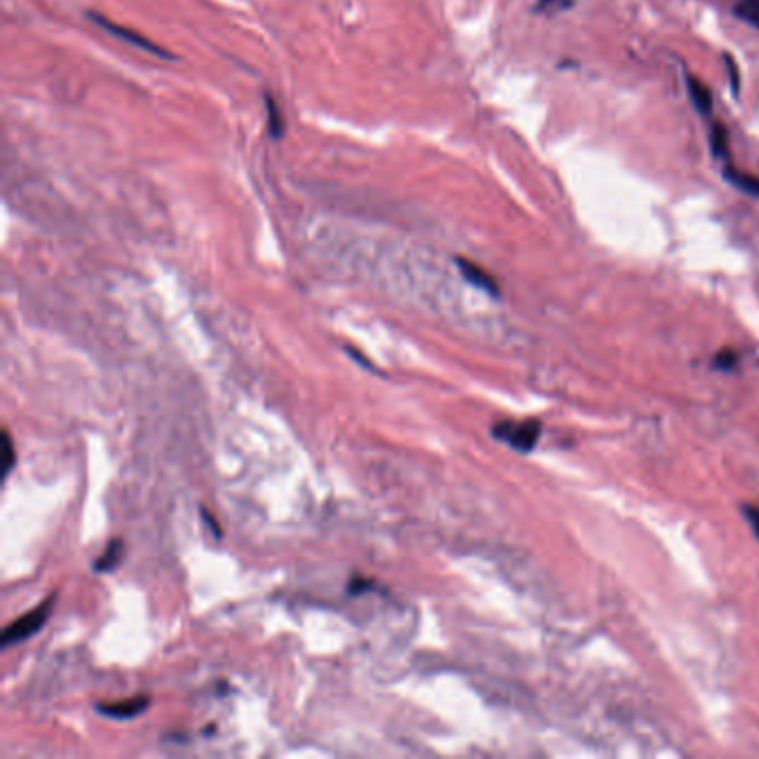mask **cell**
Returning a JSON list of instances; mask_svg holds the SVG:
<instances>
[{
    "mask_svg": "<svg viewBox=\"0 0 759 759\" xmlns=\"http://www.w3.org/2000/svg\"><path fill=\"white\" fill-rule=\"evenodd\" d=\"M54 604H56V597L49 595L41 606L32 608L23 617H18L16 621H12V624H9L3 630V642H0V646L9 648V646H14V644L25 642V639H29V637H34L38 633V630H41L47 624L49 615H52Z\"/></svg>",
    "mask_w": 759,
    "mask_h": 759,
    "instance_id": "cell-1",
    "label": "cell"
},
{
    "mask_svg": "<svg viewBox=\"0 0 759 759\" xmlns=\"http://www.w3.org/2000/svg\"><path fill=\"white\" fill-rule=\"evenodd\" d=\"M492 437L497 441H504L512 450L517 452H528L535 450L537 441L541 437V423L537 419H528L521 423H512V421H499L492 426Z\"/></svg>",
    "mask_w": 759,
    "mask_h": 759,
    "instance_id": "cell-2",
    "label": "cell"
},
{
    "mask_svg": "<svg viewBox=\"0 0 759 759\" xmlns=\"http://www.w3.org/2000/svg\"><path fill=\"white\" fill-rule=\"evenodd\" d=\"M85 16H87V21H92L94 25H98L101 29H105V32H110L112 36H116L118 41H123V43H127V45H134V47H138V49H145V52H150V54L159 56V58H172V54H170V52H165V49H163L161 45L152 43L150 38L143 36V34L130 32V29H125V27H121V25L112 23L110 18L98 16V14H94V12H87Z\"/></svg>",
    "mask_w": 759,
    "mask_h": 759,
    "instance_id": "cell-3",
    "label": "cell"
},
{
    "mask_svg": "<svg viewBox=\"0 0 759 759\" xmlns=\"http://www.w3.org/2000/svg\"><path fill=\"white\" fill-rule=\"evenodd\" d=\"M147 706H150V697L147 695H136V697H130V699H121V702H110V704H98L96 711L105 715V717H112V719H118V722H125V719H134L141 713L147 711Z\"/></svg>",
    "mask_w": 759,
    "mask_h": 759,
    "instance_id": "cell-4",
    "label": "cell"
},
{
    "mask_svg": "<svg viewBox=\"0 0 759 759\" xmlns=\"http://www.w3.org/2000/svg\"><path fill=\"white\" fill-rule=\"evenodd\" d=\"M457 268H459L463 279H466L470 285H475V288L488 292L490 297H499V285L495 281V276L488 274L483 268H479L477 263H472L468 259H457Z\"/></svg>",
    "mask_w": 759,
    "mask_h": 759,
    "instance_id": "cell-5",
    "label": "cell"
},
{
    "mask_svg": "<svg viewBox=\"0 0 759 759\" xmlns=\"http://www.w3.org/2000/svg\"><path fill=\"white\" fill-rule=\"evenodd\" d=\"M722 176H724V179H726L728 183H731L733 187H737L739 192H744V194H748V196H753V199H759V176H755V174H751V172L739 170V167H737L733 161L724 163V167H722Z\"/></svg>",
    "mask_w": 759,
    "mask_h": 759,
    "instance_id": "cell-6",
    "label": "cell"
},
{
    "mask_svg": "<svg viewBox=\"0 0 759 759\" xmlns=\"http://www.w3.org/2000/svg\"><path fill=\"white\" fill-rule=\"evenodd\" d=\"M686 87H688V96L693 101L695 110L702 116H711L713 114V94L708 90V85L704 81H699L697 76L686 74Z\"/></svg>",
    "mask_w": 759,
    "mask_h": 759,
    "instance_id": "cell-7",
    "label": "cell"
},
{
    "mask_svg": "<svg viewBox=\"0 0 759 759\" xmlns=\"http://www.w3.org/2000/svg\"><path fill=\"white\" fill-rule=\"evenodd\" d=\"M708 143H711V152L715 159H719L722 163H728L731 161V141H728V130L724 123L719 121H713L711 123V132H708Z\"/></svg>",
    "mask_w": 759,
    "mask_h": 759,
    "instance_id": "cell-8",
    "label": "cell"
},
{
    "mask_svg": "<svg viewBox=\"0 0 759 759\" xmlns=\"http://www.w3.org/2000/svg\"><path fill=\"white\" fill-rule=\"evenodd\" d=\"M123 552H125L123 539H112L103 550V555L96 559V564H94L96 573H110V570L118 568V564L123 561Z\"/></svg>",
    "mask_w": 759,
    "mask_h": 759,
    "instance_id": "cell-9",
    "label": "cell"
},
{
    "mask_svg": "<svg viewBox=\"0 0 759 759\" xmlns=\"http://www.w3.org/2000/svg\"><path fill=\"white\" fill-rule=\"evenodd\" d=\"M265 107H268V132L274 141H279V138H283L285 134V121L281 118L279 105L274 103V98L270 94L265 96Z\"/></svg>",
    "mask_w": 759,
    "mask_h": 759,
    "instance_id": "cell-10",
    "label": "cell"
},
{
    "mask_svg": "<svg viewBox=\"0 0 759 759\" xmlns=\"http://www.w3.org/2000/svg\"><path fill=\"white\" fill-rule=\"evenodd\" d=\"M733 12L737 18H742L744 23L755 27L759 32V0H737Z\"/></svg>",
    "mask_w": 759,
    "mask_h": 759,
    "instance_id": "cell-11",
    "label": "cell"
},
{
    "mask_svg": "<svg viewBox=\"0 0 759 759\" xmlns=\"http://www.w3.org/2000/svg\"><path fill=\"white\" fill-rule=\"evenodd\" d=\"M374 588H377V581L374 579H366V577L357 575L348 581V595L350 597H359V595L368 593V590H374Z\"/></svg>",
    "mask_w": 759,
    "mask_h": 759,
    "instance_id": "cell-12",
    "label": "cell"
},
{
    "mask_svg": "<svg viewBox=\"0 0 759 759\" xmlns=\"http://www.w3.org/2000/svg\"><path fill=\"white\" fill-rule=\"evenodd\" d=\"M737 361H739V357H737V354L735 352H731V350H722V352H719L717 354V357L713 359V368L715 370H733L735 366H737Z\"/></svg>",
    "mask_w": 759,
    "mask_h": 759,
    "instance_id": "cell-13",
    "label": "cell"
},
{
    "mask_svg": "<svg viewBox=\"0 0 759 759\" xmlns=\"http://www.w3.org/2000/svg\"><path fill=\"white\" fill-rule=\"evenodd\" d=\"M724 65L728 72V81H731V90L735 96H739V67L731 54H724Z\"/></svg>",
    "mask_w": 759,
    "mask_h": 759,
    "instance_id": "cell-14",
    "label": "cell"
},
{
    "mask_svg": "<svg viewBox=\"0 0 759 759\" xmlns=\"http://www.w3.org/2000/svg\"><path fill=\"white\" fill-rule=\"evenodd\" d=\"M3 455H5V477L12 472L14 463H16V452H14V446H12V437H9V432H3Z\"/></svg>",
    "mask_w": 759,
    "mask_h": 759,
    "instance_id": "cell-15",
    "label": "cell"
},
{
    "mask_svg": "<svg viewBox=\"0 0 759 759\" xmlns=\"http://www.w3.org/2000/svg\"><path fill=\"white\" fill-rule=\"evenodd\" d=\"M573 5V0H537L539 12H548V9H566Z\"/></svg>",
    "mask_w": 759,
    "mask_h": 759,
    "instance_id": "cell-16",
    "label": "cell"
},
{
    "mask_svg": "<svg viewBox=\"0 0 759 759\" xmlns=\"http://www.w3.org/2000/svg\"><path fill=\"white\" fill-rule=\"evenodd\" d=\"M744 517L748 519V524H751L755 537H759V508L755 506H744Z\"/></svg>",
    "mask_w": 759,
    "mask_h": 759,
    "instance_id": "cell-17",
    "label": "cell"
},
{
    "mask_svg": "<svg viewBox=\"0 0 759 759\" xmlns=\"http://www.w3.org/2000/svg\"><path fill=\"white\" fill-rule=\"evenodd\" d=\"M201 515H203V519L207 521V526H210L212 535H214L216 539H221V526H219V521H216V517H212V512L207 510V508H203V510H201Z\"/></svg>",
    "mask_w": 759,
    "mask_h": 759,
    "instance_id": "cell-18",
    "label": "cell"
},
{
    "mask_svg": "<svg viewBox=\"0 0 759 759\" xmlns=\"http://www.w3.org/2000/svg\"><path fill=\"white\" fill-rule=\"evenodd\" d=\"M348 354H350V357H352L354 361H359V363H361V366H363V368H366V370H374L372 363H370L366 357H363V354H361V352H357V350H354V348H348Z\"/></svg>",
    "mask_w": 759,
    "mask_h": 759,
    "instance_id": "cell-19",
    "label": "cell"
}]
</instances>
